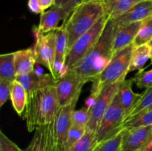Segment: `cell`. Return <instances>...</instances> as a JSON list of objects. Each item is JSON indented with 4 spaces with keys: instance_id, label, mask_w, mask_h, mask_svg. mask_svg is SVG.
<instances>
[{
    "instance_id": "obj_34",
    "label": "cell",
    "mask_w": 152,
    "mask_h": 151,
    "mask_svg": "<svg viewBox=\"0 0 152 151\" xmlns=\"http://www.w3.org/2000/svg\"><path fill=\"white\" fill-rule=\"evenodd\" d=\"M0 151H24L10 140L2 131L0 132Z\"/></svg>"
},
{
    "instance_id": "obj_14",
    "label": "cell",
    "mask_w": 152,
    "mask_h": 151,
    "mask_svg": "<svg viewBox=\"0 0 152 151\" xmlns=\"http://www.w3.org/2000/svg\"><path fill=\"white\" fill-rule=\"evenodd\" d=\"M152 15V0H144L131 8L121 16L113 19L117 29L134 22H142Z\"/></svg>"
},
{
    "instance_id": "obj_33",
    "label": "cell",
    "mask_w": 152,
    "mask_h": 151,
    "mask_svg": "<svg viewBox=\"0 0 152 151\" xmlns=\"http://www.w3.org/2000/svg\"><path fill=\"white\" fill-rule=\"evenodd\" d=\"M84 0H55L54 5L61 7L69 15L83 3Z\"/></svg>"
},
{
    "instance_id": "obj_40",
    "label": "cell",
    "mask_w": 152,
    "mask_h": 151,
    "mask_svg": "<svg viewBox=\"0 0 152 151\" xmlns=\"http://www.w3.org/2000/svg\"><path fill=\"white\" fill-rule=\"evenodd\" d=\"M84 1H86V0H84Z\"/></svg>"
},
{
    "instance_id": "obj_3",
    "label": "cell",
    "mask_w": 152,
    "mask_h": 151,
    "mask_svg": "<svg viewBox=\"0 0 152 151\" xmlns=\"http://www.w3.org/2000/svg\"><path fill=\"white\" fill-rule=\"evenodd\" d=\"M104 15L102 0H86L71 13L64 22L68 36V52L74 43L93 28Z\"/></svg>"
},
{
    "instance_id": "obj_15",
    "label": "cell",
    "mask_w": 152,
    "mask_h": 151,
    "mask_svg": "<svg viewBox=\"0 0 152 151\" xmlns=\"http://www.w3.org/2000/svg\"><path fill=\"white\" fill-rule=\"evenodd\" d=\"M70 15L61 7L53 5L47 11H45L40 15L39 24L37 26L39 30L43 33L56 30L66 22Z\"/></svg>"
},
{
    "instance_id": "obj_1",
    "label": "cell",
    "mask_w": 152,
    "mask_h": 151,
    "mask_svg": "<svg viewBox=\"0 0 152 151\" xmlns=\"http://www.w3.org/2000/svg\"><path fill=\"white\" fill-rule=\"evenodd\" d=\"M117 28L114 20L108 19L105 28L97 42L85 57L73 68L72 70L80 74L87 81H93L111 62L113 43Z\"/></svg>"
},
{
    "instance_id": "obj_25",
    "label": "cell",
    "mask_w": 152,
    "mask_h": 151,
    "mask_svg": "<svg viewBox=\"0 0 152 151\" xmlns=\"http://www.w3.org/2000/svg\"><path fill=\"white\" fill-rule=\"evenodd\" d=\"M96 144V133L86 130L81 139L68 151H93Z\"/></svg>"
},
{
    "instance_id": "obj_20",
    "label": "cell",
    "mask_w": 152,
    "mask_h": 151,
    "mask_svg": "<svg viewBox=\"0 0 152 151\" xmlns=\"http://www.w3.org/2000/svg\"><path fill=\"white\" fill-rule=\"evenodd\" d=\"M142 1L144 0H102L105 15L116 19Z\"/></svg>"
},
{
    "instance_id": "obj_37",
    "label": "cell",
    "mask_w": 152,
    "mask_h": 151,
    "mask_svg": "<svg viewBox=\"0 0 152 151\" xmlns=\"http://www.w3.org/2000/svg\"><path fill=\"white\" fill-rule=\"evenodd\" d=\"M142 151H152V141Z\"/></svg>"
},
{
    "instance_id": "obj_16",
    "label": "cell",
    "mask_w": 152,
    "mask_h": 151,
    "mask_svg": "<svg viewBox=\"0 0 152 151\" xmlns=\"http://www.w3.org/2000/svg\"><path fill=\"white\" fill-rule=\"evenodd\" d=\"M16 80L23 86L27 93L54 85L56 82V80L50 73H38L34 70L29 73L17 76Z\"/></svg>"
},
{
    "instance_id": "obj_27",
    "label": "cell",
    "mask_w": 152,
    "mask_h": 151,
    "mask_svg": "<svg viewBox=\"0 0 152 151\" xmlns=\"http://www.w3.org/2000/svg\"><path fill=\"white\" fill-rule=\"evenodd\" d=\"M152 40V15L142 21L137 36L134 41V45L137 46L148 44Z\"/></svg>"
},
{
    "instance_id": "obj_12",
    "label": "cell",
    "mask_w": 152,
    "mask_h": 151,
    "mask_svg": "<svg viewBox=\"0 0 152 151\" xmlns=\"http://www.w3.org/2000/svg\"><path fill=\"white\" fill-rule=\"evenodd\" d=\"M55 31L56 35V54L52 76L56 81L68 71L65 64L68 53V36L64 23Z\"/></svg>"
},
{
    "instance_id": "obj_6",
    "label": "cell",
    "mask_w": 152,
    "mask_h": 151,
    "mask_svg": "<svg viewBox=\"0 0 152 151\" xmlns=\"http://www.w3.org/2000/svg\"><path fill=\"white\" fill-rule=\"evenodd\" d=\"M127 117L116 95L112 103L104 114L96 132V143L108 140L117 136L123 128V123Z\"/></svg>"
},
{
    "instance_id": "obj_19",
    "label": "cell",
    "mask_w": 152,
    "mask_h": 151,
    "mask_svg": "<svg viewBox=\"0 0 152 151\" xmlns=\"http://www.w3.org/2000/svg\"><path fill=\"white\" fill-rule=\"evenodd\" d=\"M133 84L134 81L132 78L123 81L117 94V99L123 109L126 111L127 117L134 107L135 106L137 102L142 96V93L138 94L133 91V89H132Z\"/></svg>"
},
{
    "instance_id": "obj_11",
    "label": "cell",
    "mask_w": 152,
    "mask_h": 151,
    "mask_svg": "<svg viewBox=\"0 0 152 151\" xmlns=\"http://www.w3.org/2000/svg\"><path fill=\"white\" fill-rule=\"evenodd\" d=\"M152 141V125L125 129L122 151H140Z\"/></svg>"
},
{
    "instance_id": "obj_26",
    "label": "cell",
    "mask_w": 152,
    "mask_h": 151,
    "mask_svg": "<svg viewBox=\"0 0 152 151\" xmlns=\"http://www.w3.org/2000/svg\"><path fill=\"white\" fill-rule=\"evenodd\" d=\"M125 129L111 139L96 144L93 151H122Z\"/></svg>"
},
{
    "instance_id": "obj_10",
    "label": "cell",
    "mask_w": 152,
    "mask_h": 151,
    "mask_svg": "<svg viewBox=\"0 0 152 151\" xmlns=\"http://www.w3.org/2000/svg\"><path fill=\"white\" fill-rule=\"evenodd\" d=\"M76 98L73 102L64 107H60L53 121V129L57 151H65V145L68 131L72 124L71 116L78 102Z\"/></svg>"
},
{
    "instance_id": "obj_13",
    "label": "cell",
    "mask_w": 152,
    "mask_h": 151,
    "mask_svg": "<svg viewBox=\"0 0 152 151\" xmlns=\"http://www.w3.org/2000/svg\"><path fill=\"white\" fill-rule=\"evenodd\" d=\"M34 131L32 140L24 151H57L53 122L39 126Z\"/></svg>"
},
{
    "instance_id": "obj_24",
    "label": "cell",
    "mask_w": 152,
    "mask_h": 151,
    "mask_svg": "<svg viewBox=\"0 0 152 151\" xmlns=\"http://www.w3.org/2000/svg\"><path fill=\"white\" fill-rule=\"evenodd\" d=\"M16 78L14 65V52L0 55V78L14 81Z\"/></svg>"
},
{
    "instance_id": "obj_28",
    "label": "cell",
    "mask_w": 152,
    "mask_h": 151,
    "mask_svg": "<svg viewBox=\"0 0 152 151\" xmlns=\"http://www.w3.org/2000/svg\"><path fill=\"white\" fill-rule=\"evenodd\" d=\"M152 107V86L148 88L145 89L143 93H142V96L139 99L135 106L131 111L128 117L130 115H134L137 113L140 112L141 110H143L145 109Z\"/></svg>"
},
{
    "instance_id": "obj_31",
    "label": "cell",
    "mask_w": 152,
    "mask_h": 151,
    "mask_svg": "<svg viewBox=\"0 0 152 151\" xmlns=\"http://www.w3.org/2000/svg\"><path fill=\"white\" fill-rule=\"evenodd\" d=\"M89 117L90 113L87 107L85 106L79 110H74L71 116L72 124L86 127L89 121Z\"/></svg>"
},
{
    "instance_id": "obj_2",
    "label": "cell",
    "mask_w": 152,
    "mask_h": 151,
    "mask_svg": "<svg viewBox=\"0 0 152 151\" xmlns=\"http://www.w3.org/2000/svg\"><path fill=\"white\" fill-rule=\"evenodd\" d=\"M59 108L54 85L28 93V102L22 115L28 131L31 133L39 126L51 124Z\"/></svg>"
},
{
    "instance_id": "obj_29",
    "label": "cell",
    "mask_w": 152,
    "mask_h": 151,
    "mask_svg": "<svg viewBox=\"0 0 152 151\" xmlns=\"http://www.w3.org/2000/svg\"><path fill=\"white\" fill-rule=\"evenodd\" d=\"M86 131V127L71 124V127L68 131V136H67L66 142H65V151L69 150L72 147L73 145L81 139Z\"/></svg>"
},
{
    "instance_id": "obj_7",
    "label": "cell",
    "mask_w": 152,
    "mask_h": 151,
    "mask_svg": "<svg viewBox=\"0 0 152 151\" xmlns=\"http://www.w3.org/2000/svg\"><path fill=\"white\" fill-rule=\"evenodd\" d=\"M35 43L34 45L37 62L44 66L53 75L56 54V31L43 33L37 27L33 28Z\"/></svg>"
},
{
    "instance_id": "obj_17",
    "label": "cell",
    "mask_w": 152,
    "mask_h": 151,
    "mask_svg": "<svg viewBox=\"0 0 152 151\" xmlns=\"http://www.w3.org/2000/svg\"><path fill=\"white\" fill-rule=\"evenodd\" d=\"M142 22L126 25L117 29L113 43V53H116L134 44Z\"/></svg>"
},
{
    "instance_id": "obj_8",
    "label": "cell",
    "mask_w": 152,
    "mask_h": 151,
    "mask_svg": "<svg viewBox=\"0 0 152 151\" xmlns=\"http://www.w3.org/2000/svg\"><path fill=\"white\" fill-rule=\"evenodd\" d=\"M123 81L105 86L97 93L94 104L89 109L90 117L86 130L96 133L104 114L112 103Z\"/></svg>"
},
{
    "instance_id": "obj_18",
    "label": "cell",
    "mask_w": 152,
    "mask_h": 151,
    "mask_svg": "<svg viewBox=\"0 0 152 151\" xmlns=\"http://www.w3.org/2000/svg\"><path fill=\"white\" fill-rule=\"evenodd\" d=\"M37 62V57L33 47L14 52V65L16 76L34 71Z\"/></svg>"
},
{
    "instance_id": "obj_23",
    "label": "cell",
    "mask_w": 152,
    "mask_h": 151,
    "mask_svg": "<svg viewBox=\"0 0 152 151\" xmlns=\"http://www.w3.org/2000/svg\"><path fill=\"white\" fill-rule=\"evenodd\" d=\"M152 125V107L145 109L134 115L127 117L123 123V128L132 129Z\"/></svg>"
},
{
    "instance_id": "obj_32",
    "label": "cell",
    "mask_w": 152,
    "mask_h": 151,
    "mask_svg": "<svg viewBox=\"0 0 152 151\" xmlns=\"http://www.w3.org/2000/svg\"><path fill=\"white\" fill-rule=\"evenodd\" d=\"M13 81L6 78H0V107H1L10 98Z\"/></svg>"
},
{
    "instance_id": "obj_30",
    "label": "cell",
    "mask_w": 152,
    "mask_h": 151,
    "mask_svg": "<svg viewBox=\"0 0 152 151\" xmlns=\"http://www.w3.org/2000/svg\"><path fill=\"white\" fill-rule=\"evenodd\" d=\"M132 79L138 88H148L152 86V69L147 71L144 70L138 71Z\"/></svg>"
},
{
    "instance_id": "obj_4",
    "label": "cell",
    "mask_w": 152,
    "mask_h": 151,
    "mask_svg": "<svg viewBox=\"0 0 152 151\" xmlns=\"http://www.w3.org/2000/svg\"><path fill=\"white\" fill-rule=\"evenodd\" d=\"M134 45L131 44L114 53L106 68L92 81L91 96L96 98L97 93L105 86L123 81L129 73L131 59Z\"/></svg>"
},
{
    "instance_id": "obj_9",
    "label": "cell",
    "mask_w": 152,
    "mask_h": 151,
    "mask_svg": "<svg viewBox=\"0 0 152 151\" xmlns=\"http://www.w3.org/2000/svg\"><path fill=\"white\" fill-rule=\"evenodd\" d=\"M88 81L80 74L72 70H68L65 75L55 82L56 94L59 106L64 107L80 97L82 89Z\"/></svg>"
},
{
    "instance_id": "obj_22",
    "label": "cell",
    "mask_w": 152,
    "mask_h": 151,
    "mask_svg": "<svg viewBox=\"0 0 152 151\" xmlns=\"http://www.w3.org/2000/svg\"><path fill=\"white\" fill-rule=\"evenodd\" d=\"M150 47L148 44H142L134 47L131 59L129 72L144 70V66L150 59Z\"/></svg>"
},
{
    "instance_id": "obj_21",
    "label": "cell",
    "mask_w": 152,
    "mask_h": 151,
    "mask_svg": "<svg viewBox=\"0 0 152 151\" xmlns=\"http://www.w3.org/2000/svg\"><path fill=\"white\" fill-rule=\"evenodd\" d=\"M10 99L16 113L22 116L26 107L28 93L23 86L16 79L12 83Z\"/></svg>"
},
{
    "instance_id": "obj_36",
    "label": "cell",
    "mask_w": 152,
    "mask_h": 151,
    "mask_svg": "<svg viewBox=\"0 0 152 151\" xmlns=\"http://www.w3.org/2000/svg\"><path fill=\"white\" fill-rule=\"evenodd\" d=\"M39 1L40 6L44 12L49 7H53L55 4V0H39Z\"/></svg>"
},
{
    "instance_id": "obj_35",
    "label": "cell",
    "mask_w": 152,
    "mask_h": 151,
    "mask_svg": "<svg viewBox=\"0 0 152 151\" xmlns=\"http://www.w3.org/2000/svg\"><path fill=\"white\" fill-rule=\"evenodd\" d=\"M28 9L36 14H42L44 12L40 6L39 0H28Z\"/></svg>"
},
{
    "instance_id": "obj_5",
    "label": "cell",
    "mask_w": 152,
    "mask_h": 151,
    "mask_svg": "<svg viewBox=\"0 0 152 151\" xmlns=\"http://www.w3.org/2000/svg\"><path fill=\"white\" fill-rule=\"evenodd\" d=\"M108 19L106 15H104L93 28L74 43L68 52L65 63L68 70L74 68L96 44L105 29Z\"/></svg>"
},
{
    "instance_id": "obj_39",
    "label": "cell",
    "mask_w": 152,
    "mask_h": 151,
    "mask_svg": "<svg viewBox=\"0 0 152 151\" xmlns=\"http://www.w3.org/2000/svg\"><path fill=\"white\" fill-rule=\"evenodd\" d=\"M142 150H140V151H142Z\"/></svg>"
},
{
    "instance_id": "obj_38",
    "label": "cell",
    "mask_w": 152,
    "mask_h": 151,
    "mask_svg": "<svg viewBox=\"0 0 152 151\" xmlns=\"http://www.w3.org/2000/svg\"><path fill=\"white\" fill-rule=\"evenodd\" d=\"M148 45H149V47H150V60H151V62H152V40L151 41H149V42L148 43Z\"/></svg>"
}]
</instances>
